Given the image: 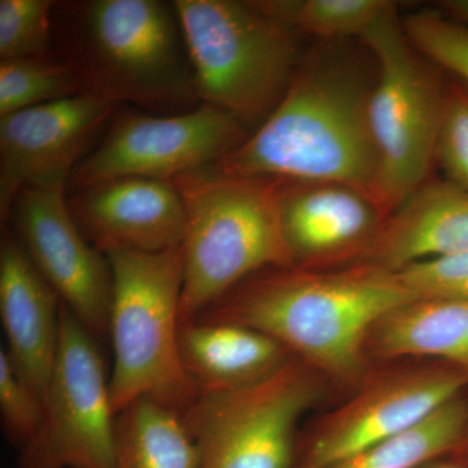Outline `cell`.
I'll return each instance as SVG.
<instances>
[{
  "label": "cell",
  "instance_id": "31",
  "mask_svg": "<svg viewBox=\"0 0 468 468\" xmlns=\"http://www.w3.org/2000/svg\"><path fill=\"white\" fill-rule=\"evenodd\" d=\"M417 468H468V466H463V464L455 463V462L441 458V460L427 462V463L421 464V466Z\"/></svg>",
  "mask_w": 468,
  "mask_h": 468
},
{
  "label": "cell",
  "instance_id": "3",
  "mask_svg": "<svg viewBox=\"0 0 468 468\" xmlns=\"http://www.w3.org/2000/svg\"><path fill=\"white\" fill-rule=\"evenodd\" d=\"M63 42L88 94L185 112L199 98L174 5L156 0L69 5Z\"/></svg>",
  "mask_w": 468,
  "mask_h": 468
},
{
  "label": "cell",
  "instance_id": "1",
  "mask_svg": "<svg viewBox=\"0 0 468 468\" xmlns=\"http://www.w3.org/2000/svg\"><path fill=\"white\" fill-rule=\"evenodd\" d=\"M350 41L320 42L301 57L275 111L214 168L239 177L335 181L377 201L368 110L378 66L366 60L368 48L360 54Z\"/></svg>",
  "mask_w": 468,
  "mask_h": 468
},
{
  "label": "cell",
  "instance_id": "22",
  "mask_svg": "<svg viewBox=\"0 0 468 468\" xmlns=\"http://www.w3.org/2000/svg\"><path fill=\"white\" fill-rule=\"evenodd\" d=\"M255 5L292 33L320 42L362 38L397 7L390 0H254Z\"/></svg>",
  "mask_w": 468,
  "mask_h": 468
},
{
  "label": "cell",
  "instance_id": "4",
  "mask_svg": "<svg viewBox=\"0 0 468 468\" xmlns=\"http://www.w3.org/2000/svg\"><path fill=\"white\" fill-rule=\"evenodd\" d=\"M171 184L186 218L181 323L198 318L248 277L292 267L275 180L229 176L209 165L177 176Z\"/></svg>",
  "mask_w": 468,
  "mask_h": 468
},
{
  "label": "cell",
  "instance_id": "19",
  "mask_svg": "<svg viewBox=\"0 0 468 468\" xmlns=\"http://www.w3.org/2000/svg\"><path fill=\"white\" fill-rule=\"evenodd\" d=\"M366 350L372 363L440 360L468 377V300L406 302L372 326Z\"/></svg>",
  "mask_w": 468,
  "mask_h": 468
},
{
  "label": "cell",
  "instance_id": "27",
  "mask_svg": "<svg viewBox=\"0 0 468 468\" xmlns=\"http://www.w3.org/2000/svg\"><path fill=\"white\" fill-rule=\"evenodd\" d=\"M0 415L8 439L21 449L41 427L43 399L15 371L5 349L0 350Z\"/></svg>",
  "mask_w": 468,
  "mask_h": 468
},
{
  "label": "cell",
  "instance_id": "11",
  "mask_svg": "<svg viewBox=\"0 0 468 468\" xmlns=\"http://www.w3.org/2000/svg\"><path fill=\"white\" fill-rule=\"evenodd\" d=\"M249 135L241 122L211 104L169 115L119 109L97 149L73 171L67 192L124 177L171 183L217 165Z\"/></svg>",
  "mask_w": 468,
  "mask_h": 468
},
{
  "label": "cell",
  "instance_id": "18",
  "mask_svg": "<svg viewBox=\"0 0 468 468\" xmlns=\"http://www.w3.org/2000/svg\"><path fill=\"white\" fill-rule=\"evenodd\" d=\"M178 347L185 371L199 392L257 383L294 356L250 326L202 320L181 323Z\"/></svg>",
  "mask_w": 468,
  "mask_h": 468
},
{
  "label": "cell",
  "instance_id": "14",
  "mask_svg": "<svg viewBox=\"0 0 468 468\" xmlns=\"http://www.w3.org/2000/svg\"><path fill=\"white\" fill-rule=\"evenodd\" d=\"M275 194L289 260L301 270L365 263L388 220L371 196L347 184L275 180Z\"/></svg>",
  "mask_w": 468,
  "mask_h": 468
},
{
  "label": "cell",
  "instance_id": "15",
  "mask_svg": "<svg viewBox=\"0 0 468 468\" xmlns=\"http://www.w3.org/2000/svg\"><path fill=\"white\" fill-rule=\"evenodd\" d=\"M68 207L98 250L162 252L183 245L186 218L167 181L124 177L73 193Z\"/></svg>",
  "mask_w": 468,
  "mask_h": 468
},
{
  "label": "cell",
  "instance_id": "30",
  "mask_svg": "<svg viewBox=\"0 0 468 468\" xmlns=\"http://www.w3.org/2000/svg\"><path fill=\"white\" fill-rule=\"evenodd\" d=\"M446 460H451L455 462V463L468 466V423L466 430H464L463 435H462L461 441L458 442L457 446H455V449L452 452V454L449 455V457H446Z\"/></svg>",
  "mask_w": 468,
  "mask_h": 468
},
{
  "label": "cell",
  "instance_id": "12",
  "mask_svg": "<svg viewBox=\"0 0 468 468\" xmlns=\"http://www.w3.org/2000/svg\"><path fill=\"white\" fill-rule=\"evenodd\" d=\"M8 220L61 303L97 340L109 335L113 279L109 260L89 242L68 207L66 187H27Z\"/></svg>",
  "mask_w": 468,
  "mask_h": 468
},
{
  "label": "cell",
  "instance_id": "6",
  "mask_svg": "<svg viewBox=\"0 0 468 468\" xmlns=\"http://www.w3.org/2000/svg\"><path fill=\"white\" fill-rule=\"evenodd\" d=\"M201 103L260 126L282 101L301 60L297 34L254 2L172 3Z\"/></svg>",
  "mask_w": 468,
  "mask_h": 468
},
{
  "label": "cell",
  "instance_id": "17",
  "mask_svg": "<svg viewBox=\"0 0 468 468\" xmlns=\"http://www.w3.org/2000/svg\"><path fill=\"white\" fill-rule=\"evenodd\" d=\"M468 251V192L428 178L385 221L365 263L399 272L418 261Z\"/></svg>",
  "mask_w": 468,
  "mask_h": 468
},
{
  "label": "cell",
  "instance_id": "24",
  "mask_svg": "<svg viewBox=\"0 0 468 468\" xmlns=\"http://www.w3.org/2000/svg\"><path fill=\"white\" fill-rule=\"evenodd\" d=\"M410 42L440 69L468 84V27L441 12L419 11L402 20Z\"/></svg>",
  "mask_w": 468,
  "mask_h": 468
},
{
  "label": "cell",
  "instance_id": "13",
  "mask_svg": "<svg viewBox=\"0 0 468 468\" xmlns=\"http://www.w3.org/2000/svg\"><path fill=\"white\" fill-rule=\"evenodd\" d=\"M119 109L98 95L80 94L0 116L2 223L24 189H67L89 144Z\"/></svg>",
  "mask_w": 468,
  "mask_h": 468
},
{
  "label": "cell",
  "instance_id": "10",
  "mask_svg": "<svg viewBox=\"0 0 468 468\" xmlns=\"http://www.w3.org/2000/svg\"><path fill=\"white\" fill-rule=\"evenodd\" d=\"M115 420L97 338L61 303L41 427L21 449L18 468H115Z\"/></svg>",
  "mask_w": 468,
  "mask_h": 468
},
{
  "label": "cell",
  "instance_id": "23",
  "mask_svg": "<svg viewBox=\"0 0 468 468\" xmlns=\"http://www.w3.org/2000/svg\"><path fill=\"white\" fill-rule=\"evenodd\" d=\"M80 94L88 92L66 60H0V116Z\"/></svg>",
  "mask_w": 468,
  "mask_h": 468
},
{
  "label": "cell",
  "instance_id": "21",
  "mask_svg": "<svg viewBox=\"0 0 468 468\" xmlns=\"http://www.w3.org/2000/svg\"><path fill=\"white\" fill-rule=\"evenodd\" d=\"M467 423L468 399L461 394L409 432L320 468H417L449 457Z\"/></svg>",
  "mask_w": 468,
  "mask_h": 468
},
{
  "label": "cell",
  "instance_id": "26",
  "mask_svg": "<svg viewBox=\"0 0 468 468\" xmlns=\"http://www.w3.org/2000/svg\"><path fill=\"white\" fill-rule=\"evenodd\" d=\"M435 160L449 181L468 192V84L454 77L445 82Z\"/></svg>",
  "mask_w": 468,
  "mask_h": 468
},
{
  "label": "cell",
  "instance_id": "28",
  "mask_svg": "<svg viewBox=\"0 0 468 468\" xmlns=\"http://www.w3.org/2000/svg\"><path fill=\"white\" fill-rule=\"evenodd\" d=\"M396 273L417 298L468 300V251L418 261Z\"/></svg>",
  "mask_w": 468,
  "mask_h": 468
},
{
  "label": "cell",
  "instance_id": "20",
  "mask_svg": "<svg viewBox=\"0 0 468 468\" xmlns=\"http://www.w3.org/2000/svg\"><path fill=\"white\" fill-rule=\"evenodd\" d=\"M197 467L196 446L180 412L141 399L116 415L115 468Z\"/></svg>",
  "mask_w": 468,
  "mask_h": 468
},
{
  "label": "cell",
  "instance_id": "7",
  "mask_svg": "<svg viewBox=\"0 0 468 468\" xmlns=\"http://www.w3.org/2000/svg\"><path fill=\"white\" fill-rule=\"evenodd\" d=\"M359 41L377 60L368 110L378 156L375 198L389 218L430 178L446 80L410 42L397 7Z\"/></svg>",
  "mask_w": 468,
  "mask_h": 468
},
{
  "label": "cell",
  "instance_id": "2",
  "mask_svg": "<svg viewBox=\"0 0 468 468\" xmlns=\"http://www.w3.org/2000/svg\"><path fill=\"white\" fill-rule=\"evenodd\" d=\"M415 298L396 272L367 263L323 271L268 268L194 320L257 329L332 387L354 392L374 366L366 350L372 326Z\"/></svg>",
  "mask_w": 468,
  "mask_h": 468
},
{
  "label": "cell",
  "instance_id": "8",
  "mask_svg": "<svg viewBox=\"0 0 468 468\" xmlns=\"http://www.w3.org/2000/svg\"><path fill=\"white\" fill-rule=\"evenodd\" d=\"M331 387L292 356L257 383L199 392L180 412L196 446L197 468H294L298 421Z\"/></svg>",
  "mask_w": 468,
  "mask_h": 468
},
{
  "label": "cell",
  "instance_id": "29",
  "mask_svg": "<svg viewBox=\"0 0 468 468\" xmlns=\"http://www.w3.org/2000/svg\"><path fill=\"white\" fill-rule=\"evenodd\" d=\"M446 15L468 27V0H445L440 3Z\"/></svg>",
  "mask_w": 468,
  "mask_h": 468
},
{
  "label": "cell",
  "instance_id": "9",
  "mask_svg": "<svg viewBox=\"0 0 468 468\" xmlns=\"http://www.w3.org/2000/svg\"><path fill=\"white\" fill-rule=\"evenodd\" d=\"M467 387L466 374L440 360L374 363L346 402L300 433L294 468H320L401 436Z\"/></svg>",
  "mask_w": 468,
  "mask_h": 468
},
{
  "label": "cell",
  "instance_id": "25",
  "mask_svg": "<svg viewBox=\"0 0 468 468\" xmlns=\"http://www.w3.org/2000/svg\"><path fill=\"white\" fill-rule=\"evenodd\" d=\"M50 0H0L2 60L51 58Z\"/></svg>",
  "mask_w": 468,
  "mask_h": 468
},
{
  "label": "cell",
  "instance_id": "16",
  "mask_svg": "<svg viewBox=\"0 0 468 468\" xmlns=\"http://www.w3.org/2000/svg\"><path fill=\"white\" fill-rule=\"evenodd\" d=\"M0 318L15 371L45 399L60 341L61 301L7 224L0 236Z\"/></svg>",
  "mask_w": 468,
  "mask_h": 468
},
{
  "label": "cell",
  "instance_id": "5",
  "mask_svg": "<svg viewBox=\"0 0 468 468\" xmlns=\"http://www.w3.org/2000/svg\"><path fill=\"white\" fill-rule=\"evenodd\" d=\"M109 335L110 396L115 414L141 399L183 412L198 388L187 377L178 347L184 285L183 246L162 252L112 250Z\"/></svg>",
  "mask_w": 468,
  "mask_h": 468
}]
</instances>
